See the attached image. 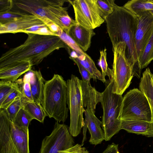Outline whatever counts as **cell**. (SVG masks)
<instances>
[{"instance_id": "obj_1", "label": "cell", "mask_w": 153, "mask_h": 153, "mask_svg": "<svg viewBox=\"0 0 153 153\" xmlns=\"http://www.w3.org/2000/svg\"><path fill=\"white\" fill-rule=\"evenodd\" d=\"M105 20L112 46L120 42L126 43V56L132 68L133 76L139 78L141 70L138 65L135 44L137 17L123 6L116 4L113 13Z\"/></svg>"}, {"instance_id": "obj_2", "label": "cell", "mask_w": 153, "mask_h": 153, "mask_svg": "<svg viewBox=\"0 0 153 153\" xmlns=\"http://www.w3.org/2000/svg\"><path fill=\"white\" fill-rule=\"evenodd\" d=\"M20 45L3 53L0 58V69L23 61H30L32 66L40 64L56 50L68 48L58 36L27 33Z\"/></svg>"}, {"instance_id": "obj_3", "label": "cell", "mask_w": 153, "mask_h": 153, "mask_svg": "<svg viewBox=\"0 0 153 153\" xmlns=\"http://www.w3.org/2000/svg\"><path fill=\"white\" fill-rule=\"evenodd\" d=\"M68 86L62 76L54 74L45 83L42 105L50 118L58 123L65 121L68 117Z\"/></svg>"}, {"instance_id": "obj_4", "label": "cell", "mask_w": 153, "mask_h": 153, "mask_svg": "<svg viewBox=\"0 0 153 153\" xmlns=\"http://www.w3.org/2000/svg\"><path fill=\"white\" fill-rule=\"evenodd\" d=\"M113 79L102 92L100 103L103 109L102 126L105 140H110L121 129V120L119 118L123 97L112 92Z\"/></svg>"}, {"instance_id": "obj_5", "label": "cell", "mask_w": 153, "mask_h": 153, "mask_svg": "<svg viewBox=\"0 0 153 153\" xmlns=\"http://www.w3.org/2000/svg\"><path fill=\"white\" fill-rule=\"evenodd\" d=\"M119 118L121 120H137L151 123V108L145 95L137 88L124 96Z\"/></svg>"}, {"instance_id": "obj_6", "label": "cell", "mask_w": 153, "mask_h": 153, "mask_svg": "<svg viewBox=\"0 0 153 153\" xmlns=\"http://www.w3.org/2000/svg\"><path fill=\"white\" fill-rule=\"evenodd\" d=\"M81 80L72 74L68 79L67 105L70 112L69 131L74 137L80 133L84 124L83 114L85 109L83 106Z\"/></svg>"}, {"instance_id": "obj_7", "label": "cell", "mask_w": 153, "mask_h": 153, "mask_svg": "<svg viewBox=\"0 0 153 153\" xmlns=\"http://www.w3.org/2000/svg\"><path fill=\"white\" fill-rule=\"evenodd\" d=\"M113 93L122 95L128 88L133 77L132 71L126 54V45L124 42L112 46Z\"/></svg>"}, {"instance_id": "obj_8", "label": "cell", "mask_w": 153, "mask_h": 153, "mask_svg": "<svg viewBox=\"0 0 153 153\" xmlns=\"http://www.w3.org/2000/svg\"><path fill=\"white\" fill-rule=\"evenodd\" d=\"M65 1H68V0H21L14 1L15 5L20 9L37 17L40 19H46L51 20L59 26V18L62 15L68 12V8L63 7Z\"/></svg>"}, {"instance_id": "obj_9", "label": "cell", "mask_w": 153, "mask_h": 153, "mask_svg": "<svg viewBox=\"0 0 153 153\" xmlns=\"http://www.w3.org/2000/svg\"><path fill=\"white\" fill-rule=\"evenodd\" d=\"M74 8L77 24L89 29L100 27L105 20L100 16L95 0H68Z\"/></svg>"}, {"instance_id": "obj_10", "label": "cell", "mask_w": 153, "mask_h": 153, "mask_svg": "<svg viewBox=\"0 0 153 153\" xmlns=\"http://www.w3.org/2000/svg\"><path fill=\"white\" fill-rule=\"evenodd\" d=\"M68 126L56 122L51 133L42 141L38 153H59L74 146V139Z\"/></svg>"}, {"instance_id": "obj_11", "label": "cell", "mask_w": 153, "mask_h": 153, "mask_svg": "<svg viewBox=\"0 0 153 153\" xmlns=\"http://www.w3.org/2000/svg\"><path fill=\"white\" fill-rule=\"evenodd\" d=\"M137 17L138 22L135 44L138 60L153 33V15L149 11H146Z\"/></svg>"}, {"instance_id": "obj_12", "label": "cell", "mask_w": 153, "mask_h": 153, "mask_svg": "<svg viewBox=\"0 0 153 153\" xmlns=\"http://www.w3.org/2000/svg\"><path fill=\"white\" fill-rule=\"evenodd\" d=\"M84 113L85 119L83 127V137L81 146L83 145L86 140L87 128L91 134L89 140L90 144L95 145L100 144L105 139L103 131L101 127L102 122L96 116L95 113L85 108Z\"/></svg>"}, {"instance_id": "obj_13", "label": "cell", "mask_w": 153, "mask_h": 153, "mask_svg": "<svg viewBox=\"0 0 153 153\" xmlns=\"http://www.w3.org/2000/svg\"><path fill=\"white\" fill-rule=\"evenodd\" d=\"M11 121L6 109L0 108V153H19L10 134Z\"/></svg>"}, {"instance_id": "obj_14", "label": "cell", "mask_w": 153, "mask_h": 153, "mask_svg": "<svg viewBox=\"0 0 153 153\" xmlns=\"http://www.w3.org/2000/svg\"><path fill=\"white\" fill-rule=\"evenodd\" d=\"M44 24L37 17L26 14L13 22L4 24H0V34L22 33L34 26Z\"/></svg>"}, {"instance_id": "obj_15", "label": "cell", "mask_w": 153, "mask_h": 153, "mask_svg": "<svg viewBox=\"0 0 153 153\" xmlns=\"http://www.w3.org/2000/svg\"><path fill=\"white\" fill-rule=\"evenodd\" d=\"M32 66L30 61H23L0 69V80L15 82L22 75L31 69Z\"/></svg>"}, {"instance_id": "obj_16", "label": "cell", "mask_w": 153, "mask_h": 153, "mask_svg": "<svg viewBox=\"0 0 153 153\" xmlns=\"http://www.w3.org/2000/svg\"><path fill=\"white\" fill-rule=\"evenodd\" d=\"M95 34L93 30L87 29L77 24L71 27L68 34L84 52L90 48L91 38Z\"/></svg>"}, {"instance_id": "obj_17", "label": "cell", "mask_w": 153, "mask_h": 153, "mask_svg": "<svg viewBox=\"0 0 153 153\" xmlns=\"http://www.w3.org/2000/svg\"><path fill=\"white\" fill-rule=\"evenodd\" d=\"M10 132L19 153H29V129L17 126L11 121Z\"/></svg>"}, {"instance_id": "obj_18", "label": "cell", "mask_w": 153, "mask_h": 153, "mask_svg": "<svg viewBox=\"0 0 153 153\" xmlns=\"http://www.w3.org/2000/svg\"><path fill=\"white\" fill-rule=\"evenodd\" d=\"M81 84L83 107L95 113L97 105L100 102L102 92L96 90L90 83L82 80Z\"/></svg>"}, {"instance_id": "obj_19", "label": "cell", "mask_w": 153, "mask_h": 153, "mask_svg": "<svg viewBox=\"0 0 153 153\" xmlns=\"http://www.w3.org/2000/svg\"><path fill=\"white\" fill-rule=\"evenodd\" d=\"M121 129L129 133L153 137V125L148 122L137 120H121Z\"/></svg>"}, {"instance_id": "obj_20", "label": "cell", "mask_w": 153, "mask_h": 153, "mask_svg": "<svg viewBox=\"0 0 153 153\" xmlns=\"http://www.w3.org/2000/svg\"><path fill=\"white\" fill-rule=\"evenodd\" d=\"M28 71L29 74L31 90L33 100L42 104L45 80L39 70L34 71L31 69Z\"/></svg>"}, {"instance_id": "obj_21", "label": "cell", "mask_w": 153, "mask_h": 153, "mask_svg": "<svg viewBox=\"0 0 153 153\" xmlns=\"http://www.w3.org/2000/svg\"><path fill=\"white\" fill-rule=\"evenodd\" d=\"M152 73L149 68H147L143 73L139 84L140 90L146 96L151 108L153 125V82Z\"/></svg>"}, {"instance_id": "obj_22", "label": "cell", "mask_w": 153, "mask_h": 153, "mask_svg": "<svg viewBox=\"0 0 153 153\" xmlns=\"http://www.w3.org/2000/svg\"><path fill=\"white\" fill-rule=\"evenodd\" d=\"M123 7L137 16L144 12L153 10V0L129 1Z\"/></svg>"}, {"instance_id": "obj_23", "label": "cell", "mask_w": 153, "mask_h": 153, "mask_svg": "<svg viewBox=\"0 0 153 153\" xmlns=\"http://www.w3.org/2000/svg\"><path fill=\"white\" fill-rule=\"evenodd\" d=\"M23 106L33 119H36L41 123H44L47 115L40 103L33 101H24Z\"/></svg>"}, {"instance_id": "obj_24", "label": "cell", "mask_w": 153, "mask_h": 153, "mask_svg": "<svg viewBox=\"0 0 153 153\" xmlns=\"http://www.w3.org/2000/svg\"><path fill=\"white\" fill-rule=\"evenodd\" d=\"M75 59L88 71L94 80L96 81L97 79L103 83L106 82V80L103 79L102 73L97 68L94 62L88 55L82 59Z\"/></svg>"}, {"instance_id": "obj_25", "label": "cell", "mask_w": 153, "mask_h": 153, "mask_svg": "<svg viewBox=\"0 0 153 153\" xmlns=\"http://www.w3.org/2000/svg\"><path fill=\"white\" fill-rule=\"evenodd\" d=\"M153 61V33L138 59L140 69L146 67Z\"/></svg>"}, {"instance_id": "obj_26", "label": "cell", "mask_w": 153, "mask_h": 153, "mask_svg": "<svg viewBox=\"0 0 153 153\" xmlns=\"http://www.w3.org/2000/svg\"><path fill=\"white\" fill-rule=\"evenodd\" d=\"M16 81L19 85L24 101H34L31 90L28 71L25 73L22 79H19Z\"/></svg>"}, {"instance_id": "obj_27", "label": "cell", "mask_w": 153, "mask_h": 153, "mask_svg": "<svg viewBox=\"0 0 153 153\" xmlns=\"http://www.w3.org/2000/svg\"><path fill=\"white\" fill-rule=\"evenodd\" d=\"M33 118L25 109L23 105L12 121L15 125L21 128H28V126Z\"/></svg>"}, {"instance_id": "obj_28", "label": "cell", "mask_w": 153, "mask_h": 153, "mask_svg": "<svg viewBox=\"0 0 153 153\" xmlns=\"http://www.w3.org/2000/svg\"><path fill=\"white\" fill-rule=\"evenodd\" d=\"M57 36L68 47L75 51L78 54L79 57L81 59L88 55L78 46L73 39L62 30L56 33Z\"/></svg>"}, {"instance_id": "obj_29", "label": "cell", "mask_w": 153, "mask_h": 153, "mask_svg": "<svg viewBox=\"0 0 153 153\" xmlns=\"http://www.w3.org/2000/svg\"><path fill=\"white\" fill-rule=\"evenodd\" d=\"M101 17L104 20L114 11L115 3L114 0H95Z\"/></svg>"}, {"instance_id": "obj_30", "label": "cell", "mask_w": 153, "mask_h": 153, "mask_svg": "<svg viewBox=\"0 0 153 153\" xmlns=\"http://www.w3.org/2000/svg\"><path fill=\"white\" fill-rule=\"evenodd\" d=\"M19 87V85L17 81L12 82L0 80V105L10 94Z\"/></svg>"}, {"instance_id": "obj_31", "label": "cell", "mask_w": 153, "mask_h": 153, "mask_svg": "<svg viewBox=\"0 0 153 153\" xmlns=\"http://www.w3.org/2000/svg\"><path fill=\"white\" fill-rule=\"evenodd\" d=\"M106 49L105 48L100 51L99 65L102 70V73L103 79L106 80L105 77L107 76L110 80L113 79V71L112 69L108 67L106 59Z\"/></svg>"}, {"instance_id": "obj_32", "label": "cell", "mask_w": 153, "mask_h": 153, "mask_svg": "<svg viewBox=\"0 0 153 153\" xmlns=\"http://www.w3.org/2000/svg\"><path fill=\"white\" fill-rule=\"evenodd\" d=\"M22 33L42 35L57 36L56 33L51 31L44 24L34 26L23 31Z\"/></svg>"}, {"instance_id": "obj_33", "label": "cell", "mask_w": 153, "mask_h": 153, "mask_svg": "<svg viewBox=\"0 0 153 153\" xmlns=\"http://www.w3.org/2000/svg\"><path fill=\"white\" fill-rule=\"evenodd\" d=\"M24 100L22 96L17 98L6 109L11 121L22 107Z\"/></svg>"}, {"instance_id": "obj_34", "label": "cell", "mask_w": 153, "mask_h": 153, "mask_svg": "<svg viewBox=\"0 0 153 153\" xmlns=\"http://www.w3.org/2000/svg\"><path fill=\"white\" fill-rule=\"evenodd\" d=\"M26 13L11 11L0 13V24H4L15 21L22 17Z\"/></svg>"}, {"instance_id": "obj_35", "label": "cell", "mask_w": 153, "mask_h": 153, "mask_svg": "<svg viewBox=\"0 0 153 153\" xmlns=\"http://www.w3.org/2000/svg\"><path fill=\"white\" fill-rule=\"evenodd\" d=\"M22 96L19 87L10 94L0 105V108L6 109L17 98Z\"/></svg>"}, {"instance_id": "obj_36", "label": "cell", "mask_w": 153, "mask_h": 153, "mask_svg": "<svg viewBox=\"0 0 153 153\" xmlns=\"http://www.w3.org/2000/svg\"><path fill=\"white\" fill-rule=\"evenodd\" d=\"M78 67L79 72L82 77V81L88 83H90L92 77L88 71L76 59L71 58Z\"/></svg>"}, {"instance_id": "obj_37", "label": "cell", "mask_w": 153, "mask_h": 153, "mask_svg": "<svg viewBox=\"0 0 153 153\" xmlns=\"http://www.w3.org/2000/svg\"><path fill=\"white\" fill-rule=\"evenodd\" d=\"M81 145L77 144L66 150L59 152V153H89L85 147Z\"/></svg>"}, {"instance_id": "obj_38", "label": "cell", "mask_w": 153, "mask_h": 153, "mask_svg": "<svg viewBox=\"0 0 153 153\" xmlns=\"http://www.w3.org/2000/svg\"><path fill=\"white\" fill-rule=\"evenodd\" d=\"M14 3V1L12 0H0V13L10 11Z\"/></svg>"}, {"instance_id": "obj_39", "label": "cell", "mask_w": 153, "mask_h": 153, "mask_svg": "<svg viewBox=\"0 0 153 153\" xmlns=\"http://www.w3.org/2000/svg\"><path fill=\"white\" fill-rule=\"evenodd\" d=\"M41 20L51 31L56 34L57 33L62 30L59 26L51 20L46 19H42Z\"/></svg>"}, {"instance_id": "obj_40", "label": "cell", "mask_w": 153, "mask_h": 153, "mask_svg": "<svg viewBox=\"0 0 153 153\" xmlns=\"http://www.w3.org/2000/svg\"><path fill=\"white\" fill-rule=\"evenodd\" d=\"M102 153H120L118 144L112 143L108 145L106 149Z\"/></svg>"}, {"instance_id": "obj_41", "label": "cell", "mask_w": 153, "mask_h": 153, "mask_svg": "<svg viewBox=\"0 0 153 153\" xmlns=\"http://www.w3.org/2000/svg\"><path fill=\"white\" fill-rule=\"evenodd\" d=\"M149 11L153 15V10Z\"/></svg>"}, {"instance_id": "obj_42", "label": "cell", "mask_w": 153, "mask_h": 153, "mask_svg": "<svg viewBox=\"0 0 153 153\" xmlns=\"http://www.w3.org/2000/svg\"><path fill=\"white\" fill-rule=\"evenodd\" d=\"M152 81H153V74L152 75Z\"/></svg>"}]
</instances>
